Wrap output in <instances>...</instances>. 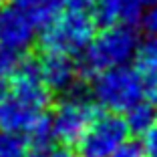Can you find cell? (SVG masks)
Masks as SVG:
<instances>
[{
	"label": "cell",
	"mask_w": 157,
	"mask_h": 157,
	"mask_svg": "<svg viewBox=\"0 0 157 157\" xmlns=\"http://www.w3.org/2000/svg\"><path fill=\"white\" fill-rule=\"evenodd\" d=\"M141 44L139 33L133 24H113L97 30L95 38L81 55L78 65L83 77H95L107 69L131 65Z\"/></svg>",
	"instance_id": "obj_1"
},
{
	"label": "cell",
	"mask_w": 157,
	"mask_h": 157,
	"mask_svg": "<svg viewBox=\"0 0 157 157\" xmlns=\"http://www.w3.org/2000/svg\"><path fill=\"white\" fill-rule=\"evenodd\" d=\"M91 97L97 105L111 113H125L145 99V85L135 65L107 69L91 77Z\"/></svg>",
	"instance_id": "obj_2"
},
{
	"label": "cell",
	"mask_w": 157,
	"mask_h": 157,
	"mask_svg": "<svg viewBox=\"0 0 157 157\" xmlns=\"http://www.w3.org/2000/svg\"><path fill=\"white\" fill-rule=\"evenodd\" d=\"M99 30V24L87 10H63L40 33L42 51L65 52L71 56H81Z\"/></svg>",
	"instance_id": "obj_3"
},
{
	"label": "cell",
	"mask_w": 157,
	"mask_h": 157,
	"mask_svg": "<svg viewBox=\"0 0 157 157\" xmlns=\"http://www.w3.org/2000/svg\"><path fill=\"white\" fill-rule=\"evenodd\" d=\"M99 109L101 107L97 105V101L87 93H78L77 89L67 93L51 113L55 141L77 145L78 139L93 125V121L99 117Z\"/></svg>",
	"instance_id": "obj_4"
},
{
	"label": "cell",
	"mask_w": 157,
	"mask_h": 157,
	"mask_svg": "<svg viewBox=\"0 0 157 157\" xmlns=\"http://www.w3.org/2000/svg\"><path fill=\"white\" fill-rule=\"evenodd\" d=\"M129 125L121 113H99L87 133L78 139V157H111L125 141H129Z\"/></svg>",
	"instance_id": "obj_5"
},
{
	"label": "cell",
	"mask_w": 157,
	"mask_h": 157,
	"mask_svg": "<svg viewBox=\"0 0 157 157\" xmlns=\"http://www.w3.org/2000/svg\"><path fill=\"white\" fill-rule=\"evenodd\" d=\"M8 89L38 111H48L52 101V91L46 87L38 69V60L33 56H24L18 60L12 77L8 78Z\"/></svg>",
	"instance_id": "obj_6"
},
{
	"label": "cell",
	"mask_w": 157,
	"mask_h": 157,
	"mask_svg": "<svg viewBox=\"0 0 157 157\" xmlns=\"http://www.w3.org/2000/svg\"><path fill=\"white\" fill-rule=\"evenodd\" d=\"M36 60L46 87L52 93L67 95V93L77 89L78 78L83 77L77 56L65 55V52H55V51H42V55Z\"/></svg>",
	"instance_id": "obj_7"
},
{
	"label": "cell",
	"mask_w": 157,
	"mask_h": 157,
	"mask_svg": "<svg viewBox=\"0 0 157 157\" xmlns=\"http://www.w3.org/2000/svg\"><path fill=\"white\" fill-rule=\"evenodd\" d=\"M36 30L38 28L30 16L16 4L0 8V46L22 55L34 44Z\"/></svg>",
	"instance_id": "obj_8"
},
{
	"label": "cell",
	"mask_w": 157,
	"mask_h": 157,
	"mask_svg": "<svg viewBox=\"0 0 157 157\" xmlns=\"http://www.w3.org/2000/svg\"><path fill=\"white\" fill-rule=\"evenodd\" d=\"M48 111H38L8 89V83L0 85V131L26 135L33 125Z\"/></svg>",
	"instance_id": "obj_9"
},
{
	"label": "cell",
	"mask_w": 157,
	"mask_h": 157,
	"mask_svg": "<svg viewBox=\"0 0 157 157\" xmlns=\"http://www.w3.org/2000/svg\"><path fill=\"white\" fill-rule=\"evenodd\" d=\"M147 0H101L91 14L95 16L99 28L113 26V24H137L143 18Z\"/></svg>",
	"instance_id": "obj_10"
},
{
	"label": "cell",
	"mask_w": 157,
	"mask_h": 157,
	"mask_svg": "<svg viewBox=\"0 0 157 157\" xmlns=\"http://www.w3.org/2000/svg\"><path fill=\"white\" fill-rule=\"evenodd\" d=\"M133 65L143 78L145 99L157 105V36H147L141 40Z\"/></svg>",
	"instance_id": "obj_11"
},
{
	"label": "cell",
	"mask_w": 157,
	"mask_h": 157,
	"mask_svg": "<svg viewBox=\"0 0 157 157\" xmlns=\"http://www.w3.org/2000/svg\"><path fill=\"white\" fill-rule=\"evenodd\" d=\"M67 6V0H24L18 8L30 16L38 30L46 28Z\"/></svg>",
	"instance_id": "obj_12"
},
{
	"label": "cell",
	"mask_w": 157,
	"mask_h": 157,
	"mask_svg": "<svg viewBox=\"0 0 157 157\" xmlns=\"http://www.w3.org/2000/svg\"><path fill=\"white\" fill-rule=\"evenodd\" d=\"M123 117L127 121V125H129L131 133L143 137L157 121V105L151 103L149 99H143V101H139L137 105L131 107Z\"/></svg>",
	"instance_id": "obj_13"
},
{
	"label": "cell",
	"mask_w": 157,
	"mask_h": 157,
	"mask_svg": "<svg viewBox=\"0 0 157 157\" xmlns=\"http://www.w3.org/2000/svg\"><path fill=\"white\" fill-rule=\"evenodd\" d=\"M28 153L30 145L24 135L0 131V157H28Z\"/></svg>",
	"instance_id": "obj_14"
},
{
	"label": "cell",
	"mask_w": 157,
	"mask_h": 157,
	"mask_svg": "<svg viewBox=\"0 0 157 157\" xmlns=\"http://www.w3.org/2000/svg\"><path fill=\"white\" fill-rule=\"evenodd\" d=\"M18 60H20V55L8 51L4 46H0V85L8 83V78L12 77L14 69L18 65Z\"/></svg>",
	"instance_id": "obj_15"
},
{
	"label": "cell",
	"mask_w": 157,
	"mask_h": 157,
	"mask_svg": "<svg viewBox=\"0 0 157 157\" xmlns=\"http://www.w3.org/2000/svg\"><path fill=\"white\" fill-rule=\"evenodd\" d=\"M139 24L143 26L147 36H157V2H151V4L145 8L143 18H141Z\"/></svg>",
	"instance_id": "obj_16"
},
{
	"label": "cell",
	"mask_w": 157,
	"mask_h": 157,
	"mask_svg": "<svg viewBox=\"0 0 157 157\" xmlns=\"http://www.w3.org/2000/svg\"><path fill=\"white\" fill-rule=\"evenodd\" d=\"M111 157H147V153H145L143 143H137V141H125Z\"/></svg>",
	"instance_id": "obj_17"
},
{
	"label": "cell",
	"mask_w": 157,
	"mask_h": 157,
	"mask_svg": "<svg viewBox=\"0 0 157 157\" xmlns=\"http://www.w3.org/2000/svg\"><path fill=\"white\" fill-rule=\"evenodd\" d=\"M28 157H78L67 147H48V149H30Z\"/></svg>",
	"instance_id": "obj_18"
},
{
	"label": "cell",
	"mask_w": 157,
	"mask_h": 157,
	"mask_svg": "<svg viewBox=\"0 0 157 157\" xmlns=\"http://www.w3.org/2000/svg\"><path fill=\"white\" fill-rule=\"evenodd\" d=\"M141 143H143V147H145L147 157H157V121H155V125H153L151 129L143 135V141H141Z\"/></svg>",
	"instance_id": "obj_19"
},
{
	"label": "cell",
	"mask_w": 157,
	"mask_h": 157,
	"mask_svg": "<svg viewBox=\"0 0 157 157\" xmlns=\"http://www.w3.org/2000/svg\"><path fill=\"white\" fill-rule=\"evenodd\" d=\"M101 0H67V8H75V10H87L91 12Z\"/></svg>",
	"instance_id": "obj_20"
},
{
	"label": "cell",
	"mask_w": 157,
	"mask_h": 157,
	"mask_svg": "<svg viewBox=\"0 0 157 157\" xmlns=\"http://www.w3.org/2000/svg\"><path fill=\"white\" fill-rule=\"evenodd\" d=\"M10 2H12V4H16V6H20L24 2V0H10Z\"/></svg>",
	"instance_id": "obj_21"
},
{
	"label": "cell",
	"mask_w": 157,
	"mask_h": 157,
	"mask_svg": "<svg viewBox=\"0 0 157 157\" xmlns=\"http://www.w3.org/2000/svg\"><path fill=\"white\" fill-rule=\"evenodd\" d=\"M2 6H6V0H0V8H2Z\"/></svg>",
	"instance_id": "obj_22"
},
{
	"label": "cell",
	"mask_w": 157,
	"mask_h": 157,
	"mask_svg": "<svg viewBox=\"0 0 157 157\" xmlns=\"http://www.w3.org/2000/svg\"><path fill=\"white\" fill-rule=\"evenodd\" d=\"M147 2H149V4H151V2H157V0H147Z\"/></svg>",
	"instance_id": "obj_23"
}]
</instances>
